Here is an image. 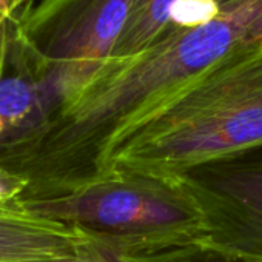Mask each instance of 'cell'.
<instances>
[{"instance_id": "1", "label": "cell", "mask_w": 262, "mask_h": 262, "mask_svg": "<svg viewBox=\"0 0 262 262\" xmlns=\"http://www.w3.org/2000/svg\"><path fill=\"white\" fill-rule=\"evenodd\" d=\"M262 42V0H181L148 48L111 59L59 106L53 181L94 174L150 113L230 56Z\"/></svg>"}, {"instance_id": "2", "label": "cell", "mask_w": 262, "mask_h": 262, "mask_svg": "<svg viewBox=\"0 0 262 262\" xmlns=\"http://www.w3.org/2000/svg\"><path fill=\"white\" fill-rule=\"evenodd\" d=\"M262 148V42L190 82L150 113L96 171L184 178Z\"/></svg>"}, {"instance_id": "3", "label": "cell", "mask_w": 262, "mask_h": 262, "mask_svg": "<svg viewBox=\"0 0 262 262\" xmlns=\"http://www.w3.org/2000/svg\"><path fill=\"white\" fill-rule=\"evenodd\" d=\"M51 185L24 210L100 236L141 260L198 253L207 239L204 211L185 176L110 168Z\"/></svg>"}, {"instance_id": "4", "label": "cell", "mask_w": 262, "mask_h": 262, "mask_svg": "<svg viewBox=\"0 0 262 262\" xmlns=\"http://www.w3.org/2000/svg\"><path fill=\"white\" fill-rule=\"evenodd\" d=\"M136 0H36L19 34L57 83L62 102L111 59Z\"/></svg>"}, {"instance_id": "5", "label": "cell", "mask_w": 262, "mask_h": 262, "mask_svg": "<svg viewBox=\"0 0 262 262\" xmlns=\"http://www.w3.org/2000/svg\"><path fill=\"white\" fill-rule=\"evenodd\" d=\"M207 221L198 253L262 262V161L224 162L185 176Z\"/></svg>"}, {"instance_id": "6", "label": "cell", "mask_w": 262, "mask_h": 262, "mask_svg": "<svg viewBox=\"0 0 262 262\" xmlns=\"http://www.w3.org/2000/svg\"><path fill=\"white\" fill-rule=\"evenodd\" d=\"M80 228L20 211L0 208V262H43L73 248Z\"/></svg>"}, {"instance_id": "7", "label": "cell", "mask_w": 262, "mask_h": 262, "mask_svg": "<svg viewBox=\"0 0 262 262\" xmlns=\"http://www.w3.org/2000/svg\"><path fill=\"white\" fill-rule=\"evenodd\" d=\"M179 2L181 0H136L111 59L129 57L155 43L168 30L173 10Z\"/></svg>"}, {"instance_id": "8", "label": "cell", "mask_w": 262, "mask_h": 262, "mask_svg": "<svg viewBox=\"0 0 262 262\" xmlns=\"http://www.w3.org/2000/svg\"><path fill=\"white\" fill-rule=\"evenodd\" d=\"M24 179L0 171V208L11 207V201L24 190Z\"/></svg>"}, {"instance_id": "9", "label": "cell", "mask_w": 262, "mask_h": 262, "mask_svg": "<svg viewBox=\"0 0 262 262\" xmlns=\"http://www.w3.org/2000/svg\"><path fill=\"white\" fill-rule=\"evenodd\" d=\"M34 4H36V0H14V7H13L14 17L19 20L24 14H27L33 8Z\"/></svg>"}, {"instance_id": "10", "label": "cell", "mask_w": 262, "mask_h": 262, "mask_svg": "<svg viewBox=\"0 0 262 262\" xmlns=\"http://www.w3.org/2000/svg\"><path fill=\"white\" fill-rule=\"evenodd\" d=\"M13 7H14V0H0V14L16 19L13 13Z\"/></svg>"}]
</instances>
